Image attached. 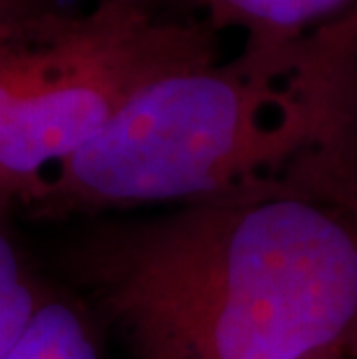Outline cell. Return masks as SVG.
<instances>
[{"instance_id": "1", "label": "cell", "mask_w": 357, "mask_h": 359, "mask_svg": "<svg viewBox=\"0 0 357 359\" xmlns=\"http://www.w3.org/2000/svg\"><path fill=\"white\" fill-rule=\"evenodd\" d=\"M88 271L137 359L357 348V216L283 177L121 227Z\"/></svg>"}, {"instance_id": "2", "label": "cell", "mask_w": 357, "mask_h": 359, "mask_svg": "<svg viewBox=\"0 0 357 359\" xmlns=\"http://www.w3.org/2000/svg\"><path fill=\"white\" fill-rule=\"evenodd\" d=\"M288 53L241 49L227 63L158 77L42 181L28 209L67 216L193 204L278 177L307 149L283 81Z\"/></svg>"}, {"instance_id": "3", "label": "cell", "mask_w": 357, "mask_h": 359, "mask_svg": "<svg viewBox=\"0 0 357 359\" xmlns=\"http://www.w3.org/2000/svg\"><path fill=\"white\" fill-rule=\"evenodd\" d=\"M211 60H218V44L207 21H163L126 0H102L83 17H67L47 72L7 135L0 204H28L42 181L151 81Z\"/></svg>"}, {"instance_id": "4", "label": "cell", "mask_w": 357, "mask_h": 359, "mask_svg": "<svg viewBox=\"0 0 357 359\" xmlns=\"http://www.w3.org/2000/svg\"><path fill=\"white\" fill-rule=\"evenodd\" d=\"M283 81L307 149L281 177L357 216V5L292 44Z\"/></svg>"}, {"instance_id": "5", "label": "cell", "mask_w": 357, "mask_h": 359, "mask_svg": "<svg viewBox=\"0 0 357 359\" xmlns=\"http://www.w3.org/2000/svg\"><path fill=\"white\" fill-rule=\"evenodd\" d=\"M207 24L244 33V51L281 56L314 28L353 10L357 0H193Z\"/></svg>"}, {"instance_id": "6", "label": "cell", "mask_w": 357, "mask_h": 359, "mask_svg": "<svg viewBox=\"0 0 357 359\" xmlns=\"http://www.w3.org/2000/svg\"><path fill=\"white\" fill-rule=\"evenodd\" d=\"M65 21L51 10L0 26V156L19 107L47 72Z\"/></svg>"}, {"instance_id": "7", "label": "cell", "mask_w": 357, "mask_h": 359, "mask_svg": "<svg viewBox=\"0 0 357 359\" xmlns=\"http://www.w3.org/2000/svg\"><path fill=\"white\" fill-rule=\"evenodd\" d=\"M5 359H100V355L86 316L60 297H42Z\"/></svg>"}, {"instance_id": "8", "label": "cell", "mask_w": 357, "mask_h": 359, "mask_svg": "<svg viewBox=\"0 0 357 359\" xmlns=\"http://www.w3.org/2000/svg\"><path fill=\"white\" fill-rule=\"evenodd\" d=\"M42 297L30 280L21 257L0 227V359H5L26 332Z\"/></svg>"}, {"instance_id": "9", "label": "cell", "mask_w": 357, "mask_h": 359, "mask_svg": "<svg viewBox=\"0 0 357 359\" xmlns=\"http://www.w3.org/2000/svg\"><path fill=\"white\" fill-rule=\"evenodd\" d=\"M51 12L47 0H0V26Z\"/></svg>"}, {"instance_id": "10", "label": "cell", "mask_w": 357, "mask_h": 359, "mask_svg": "<svg viewBox=\"0 0 357 359\" xmlns=\"http://www.w3.org/2000/svg\"><path fill=\"white\" fill-rule=\"evenodd\" d=\"M307 359H351L346 348H328V350H321V353H314L309 355Z\"/></svg>"}, {"instance_id": "11", "label": "cell", "mask_w": 357, "mask_h": 359, "mask_svg": "<svg viewBox=\"0 0 357 359\" xmlns=\"http://www.w3.org/2000/svg\"><path fill=\"white\" fill-rule=\"evenodd\" d=\"M351 359H357V348L353 350V357H351Z\"/></svg>"}, {"instance_id": "12", "label": "cell", "mask_w": 357, "mask_h": 359, "mask_svg": "<svg viewBox=\"0 0 357 359\" xmlns=\"http://www.w3.org/2000/svg\"><path fill=\"white\" fill-rule=\"evenodd\" d=\"M126 3H142V0H126Z\"/></svg>"}]
</instances>
